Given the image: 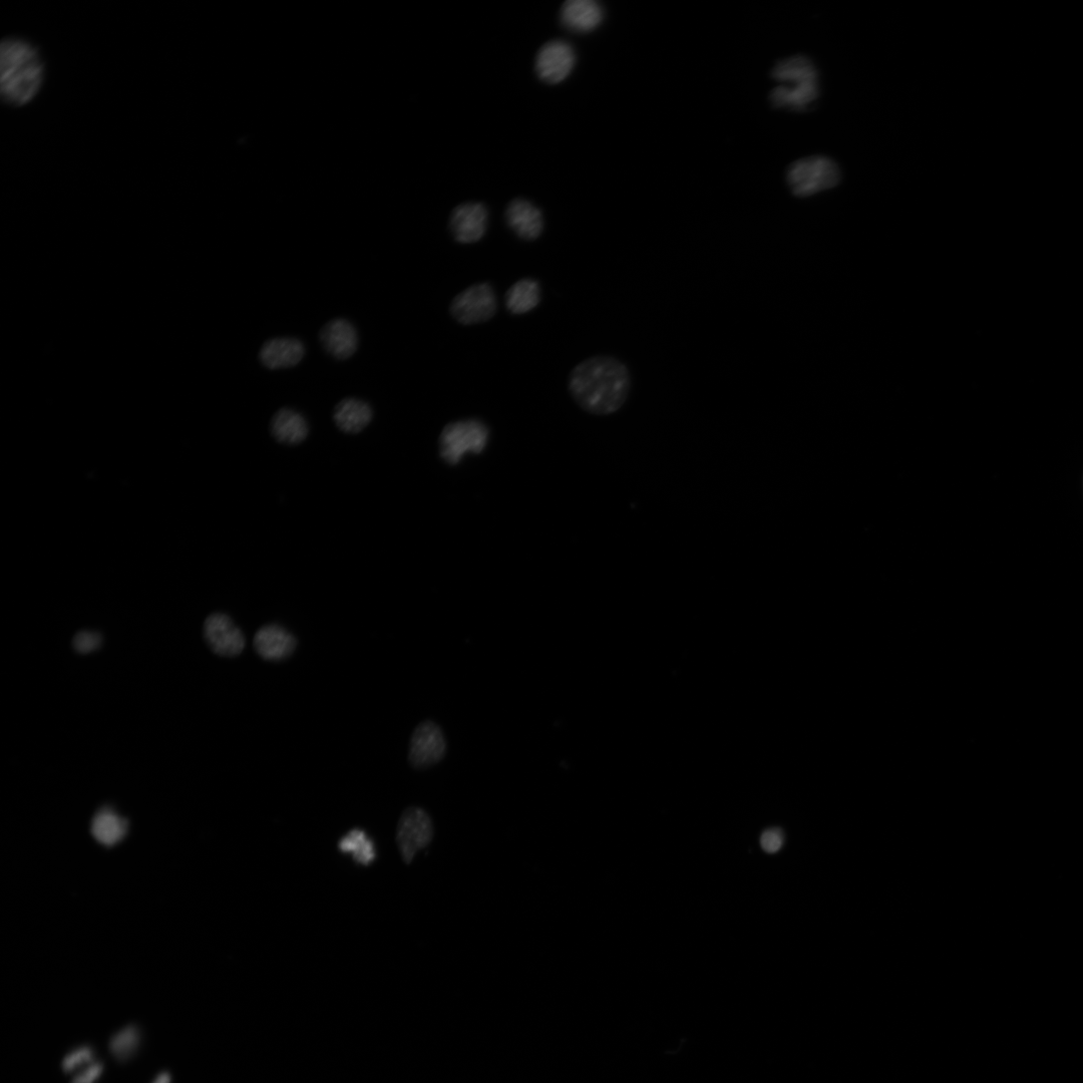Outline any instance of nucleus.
<instances>
[{
    "label": "nucleus",
    "mask_w": 1083,
    "mask_h": 1083,
    "mask_svg": "<svg viewBox=\"0 0 1083 1083\" xmlns=\"http://www.w3.org/2000/svg\"><path fill=\"white\" fill-rule=\"evenodd\" d=\"M788 184L794 195L805 198L835 188L841 181L837 163L825 156L795 162L788 170Z\"/></svg>",
    "instance_id": "20e7f679"
},
{
    "label": "nucleus",
    "mask_w": 1083,
    "mask_h": 1083,
    "mask_svg": "<svg viewBox=\"0 0 1083 1083\" xmlns=\"http://www.w3.org/2000/svg\"><path fill=\"white\" fill-rule=\"evenodd\" d=\"M434 834L433 821L424 809H407L397 830V844L404 862L410 865L417 854L432 843Z\"/></svg>",
    "instance_id": "423d86ee"
},
{
    "label": "nucleus",
    "mask_w": 1083,
    "mask_h": 1083,
    "mask_svg": "<svg viewBox=\"0 0 1083 1083\" xmlns=\"http://www.w3.org/2000/svg\"><path fill=\"white\" fill-rule=\"evenodd\" d=\"M104 1070V1064L101 1061H95L86 1067L81 1073L76 1075L72 1083H94L102 1074Z\"/></svg>",
    "instance_id": "bb28decb"
},
{
    "label": "nucleus",
    "mask_w": 1083,
    "mask_h": 1083,
    "mask_svg": "<svg viewBox=\"0 0 1083 1083\" xmlns=\"http://www.w3.org/2000/svg\"><path fill=\"white\" fill-rule=\"evenodd\" d=\"M542 291L538 280L524 278L514 283L506 293V307L514 315L533 311L541 302Z\"/></svg>",
    "instance_id": "6ab92c4d"
},
{
    "label": "nucleus",
    "mask_w": 1083,
    "mask_h": 1083,
    "mask_svg": "<svg viewBox=\"0 0 1083 1083\" xmlns=\"http://www.w3.org/2000/svg\"><path fill=\"white\" fill-rule=\"evenodd\" d=\"M489 214L481 203H464L454 209L450 217V231L459 244L469 245L481 241L487 233Z\"/></svg>",
    "instance_id": "9d476101"
},
{
    "label": "nucleus",
    "mask_w": 1083,
    "mask_h": 1083,
    "mask_svg": "<svg viewBox=\"0 0 1083 1083\" xmlns=\"http://www.w3.org/2000/svg\"><path fill=\"white\" fill-rule=\"evenodd\" d=\"M446 750L447 744L441 728L433 721H425L412 736L409 760L416 769L429 768L444 758Z\"/></svg>",
    "instance_id": "0eeeda50"
},
{
    "label": "nucleus",
    "mask_w": 1083,
    "mask_h": 1083,
    "mask_svg": "<svg viewBox=\"0 0 1083 1083\" xmlns=\"http://www.w3.org/2000/svg\"><path fill=\"white\" fill-rule=\"evenodd\" d=\"M44 82V64L37 49L21 39L5 40L0 47V89L10 105L30 104Z\"/></svg>",
    "instance_id": "f03ea898"
},
{
    "label": "nucleus",
    "mask_w": 1083,
    "mask_h": 1083,
    "mask_svg": "<svg viewBox=\"0 0 1083 1083\" xmlns=\"http://www.w3.org/2000/svg\"><path fill=\"white\" fill-rule=\"evenodd\" d=\"M333 420L342 432L357 434L370 425L373 420V410L363 401L346 399L336 406Z\"/></svg>",
    "instance_id": "f3484780"
},
{
    "label": "nucleus",
    "mask_w": 1083,
    "mask_h": 1083,
    "mask_svg": "<svg viewBox=\"0 0 1083 1083\" xmlns=\"http://www.w3.org/2000/svg\"><path fill=\"white\" fill-rule=\"evenodd\" d=\"M490 429L479 419L449 423L439 438V454L449 466L460 464L467 454L481 455L489 445Z\"/></svg>",
    "instance_id": "7ed1b4c3"
},
{
    "label": "nucleus",
    "mask_w": 1083,
    "mask_h": 1083,
    "mask_svg": "<svg viewBox=\"0 0 1083 1083\" xmlns=\"http://www.w3.org/2000/svg\"><path fill=\"white\" fill-rule=\"evenodd\" d=\"M505 217L509 228L521 240L535 241L543 234V214L528 200H513L507 207Z\"/></svg>",
    "instance_id": "f8f14e48"
},
{
    "label": "nucleus",
    "mask_w": 1083,
    "mask_h": 1083,
    "mask_svg": "<svg viewBox=\"0 0 1083 1083\" xmlns=\"http://www.w3.org/2000/svg\"><path fill=\"white\" fill-rule=\"evenodd\" d=\"M560 17L569 31L587 34L602 24L604 12L594 0H568L561 9Z\"/></svg>",
    "instance_id": "ddd939ff"
},
{
    "label": "nucleus",
    "mask_w": 1083,
    "mask_h": 1083,
    "mask_svg": "<svg viewBox=\"0 0 1083 1083\" xmlns=\"http://www.w3.org/2000/svg\"><path fill=\"white\" fill-rule=\"evenodd\" d=\"M575 63V52L568 43L552 41L547 43L538 53L536 72L543 82L557 85L569 77Z\"/></svg>",
    "instance_id": "1a4fd4ad"
},
{
    "label": "nucleus",
    "mask_w": 1083,
    "mask_h": 1083,
    "mask_svg": "<svg viewBox=\"0 0 1083 1083\" xmlns=\"http://www.w3.org/2000/svg\"><path fill=\"white\" fill-rule=\"evenodd\" d=\"M761 844L766 852L776 853L784 844V834L780 829L767 830L762 835Z\"/></svg>",
    "instance_id": "a878e982"
},
{
    "label": "nucleus",
    "mask_w": 1083,
    "mask_h": 1083,
    "mask_svg": "<svg viewBox=\"0 0 1083 1083\" xmlns=\"http://www.w3.org/2000/svg\"><path fill=\"white\" fill-rule=\"evenodd\" d=\"M498 302L494 287L488 283L474 284L454 297L450 304L453 319L465 326L490 321L497 313Z\"/></svg>",
    "instance_id": "39448f33"
},
{
    "label": "nucleus",
    "mask_w": 1083,
    "mask_h": 1083,
    "mask_svg": "<svg viewBox=\"0 0 1083 1083\" xmlns=\"http://www.w3.org/2000/svg\"><path fill=\"white\" fill-rule=\"evenodd\" d=\"M632 378L622 360L599 354L581 361L568 379V390L576 405L595 417H609L627 403Z\"/></svg>",
    "instance_id": "f257e3e1"
},
{
    "label": "nucleus",
    "mask_w": 1083,
    "mask_h": 1083,
    "mask_svg": "<svg viewBox=\"0 0 1083 1083\" xmlns=\"http://www.w3.org/2000/svg\"><path fill=\"white\" fill-rule=\"evenodd\" d=\"M772 75L781 85L819 82L815 65L805 56H796L779 62Z\"/></svg>",
    "instance_id": "aec40b11"
},
{
    "label": "nucleus",
    "mask_w": 1083,
    "mask_h": 1083,
    "mask_svg": "<svg viewBox=\"0 0 1083 1083\" xmlns=\"http://www.w3.org/2000/svg\"><path fill=\"white\" fill-rule=\"evenodd\" d=\"M324 349L337 359H347L358 346V335L351 322L334 319L324 325L320 333Z\"/></svg>",
    "instance_id": "2eb2a0df"
},
{
    "label": "nucleus",
    "mask_w": 1083,
    "mask_h": 1083,
    "mask_svg": "<svg viewBox=\"0 0 1083 1083\" xmlns=\"http://www.w3.org/2000/svg\"><path fill=\"white\" fill-rule=\"evenodd\" d=\"M204 637L213 652L224 657L242 653L246 639L241 629L224 613L210 615L204 623Z\"/></svg>",
    "instance_id": "6e6552de"
},
{
    "label": "nucleus",
    "mask_w": 1083,
    "mask_h": 1083,
    "mask_svg": "<svg viewBox=\"0 0 1083 1083\" xmlns=\"http://www.w3.org/2000/svg\"><path fill=\"white\" fill-rule=\"evenodd\" d=\"M93 1062H95L94 1050L91 1046L86 1045L69 1053L63 1059L62 1067L65 1072L69 1073L86 1063Z\"/></svg>",
    "instance_id": "b1692460"
},
{
    "label": "nucleus",
    "mask_w": 1083,
    "mask_h": 1083,
    "mask_svg": "<svg viewBox=\"0 0 1083 1083\" xmlns=\"http://www.w3.org/2000/svg\"><path fill=\"white\" fill-rule=\"evenodd\" d=\"M338 849L341 853L350 854L359 865L369 866L377 859V847L363 830L354 829L348 832L340 839Z\"/></svg>",
    "instance_id": "4be33fe9"
},
{
    "label": "nucleus",
    "mask_w": 1083,
    "mask_h": 1083,
    "mask_svg": "<svg viewBox=\"0 0 1083 1083\" xmlns=\"http://www.w3.org/2000/svg\"><path fill=\"white\" fill-rule=\"evenodd\" d=\"M141 1043V1032L137 1024H130L113 1034L109 1040L111 1054L119 1063L132 1059Z\"/></svg>",
    "instance_id": "5701e85b"
},
{
    "label": "nucleus",
    "mask_w": 1083,
    "mask_h": 1083,
    "mask_svg": "<svg viewBox=\"0 0 1083 1083\" xmlns=\"http://www.w3.org/2000/svg\"><path fill=\"white\" fill-rule=\"evenodd\" d=\"M128 832V822L111 809L105 808L95 817L92 833L98 842L105 846L119 843Z\"/></svg>",
    "instance_id": "412c9836"
},
{
    "label": "nucleus",
    "mask_w": 1083,
    "mask_h": 1083,
    "mask_svg": "<svg viewBox=\"0 0 1083 1083\" xmlns=\"http://www.w3.org/2000/svg\"><path fill=\"white\" fill-rule=\"evenodd\" d=\"M305 355L303 343L296 338H274L264 343L260 350L261 363L270 370L297 366Z\"/></svg>",
    "instance_id": "4468645a"
},
{
    "label": "nucleus",
    "mask_w": 1083,
    "mask_h": 1083,
    "mask_svg": "<svg viewBox=\"0 0 1083 1083\" xmlns=\"http://www.w3.org/2000/svg\"><path fill=\"white\" fill-rule=\"evenodd\" d=\"M102 643V635L94 631H82L73 640L74 648L83 654L98 650Z\"/></svg>",
    "instance_id": "393cba45"
},
{
    "label": "nucleus",
    "mask_w": 1083,
    "mask_h": 1083,
    "mask_svg": "<svg viewBox=\"0 0 1083 1083\" xmlns=\"http://www.w3.org/2000/svg\"><path fill=\"white\" fill-rule=\"evenodd\" d=\"M253 646L261 658L268 661H281L290 657L295 651L297 639L283 626L268 624L256 632Z\"/></svg>",
    "instance_id": "9b49d317"
},
{
    "label": "nucleus",
    "mask_w": 1083,
    "mask_h": 1083,
    "mask_svg": "<svg viewBox=\"0 0 1083 1083\" xmlns=\"http://www.w3.org/2000/svg\"><path fill=\"white\" fill-rule=\"evenodd\" d=\"M154 1083H171V1074L168 1071L160 1073Z\"/></svg>",
    "instance_id": "cd10ccee"
},
{
    "label": "nucleus",
    "mask_w": 1083,
    "mask_h": 1083,
    "mask_svg": "<svg viewBox=\"0 0 1083 1083\" xmlns=\"http://www.w3.org/2000/svg\"><path fill=\"white\" fill-rule=\"evenodd\" d=\"M819 96V82L792 83L775 88L771 102L778 109L805 112L816 104Z\"/></svg>",
    "instance_id": "dca6fc26"
},
{
    "label": "nucleus",
    "mask_w": 1083,
    "mask_h": 1083,
    "mask_svg": "<svg viewBox=\"0 0 1083 1083\" xmlns=\"http://www.w3.org/2000/svg\"><path fill=\"white\" fill-rule=\"evenodd\" d=\"M271 432L279 443L292 446L302 443L307 438L309 429L301 414L282 409L272 420Z\"/></svg>",
    "instance_id": "a211bd4d"
}]
</instances>
